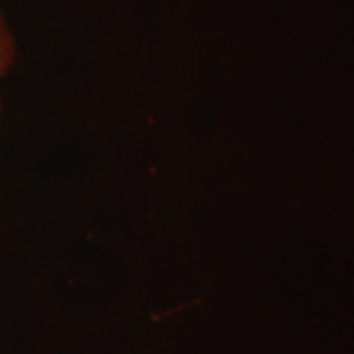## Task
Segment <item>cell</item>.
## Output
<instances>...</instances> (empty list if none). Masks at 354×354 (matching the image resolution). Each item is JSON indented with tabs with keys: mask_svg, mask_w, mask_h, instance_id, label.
Returning a JSON list of instances; mask_svg holds the SVG:
<instances>
[{
	"mask_svg": "<svg viewBox=\"0 0 354 354\" xmlns=\"http://www.w3.org/2000/svg\"><path fill=\"white\" fill-rule=\"evenodd\" d=\"M19 39H17L6 12L0 7V87L15 68L17 61H19ZM2 112L3 102L0 95V122H2Z\"/></svg>",
	"mask_w": 354,
	"mask_h": 354,
	"instance_id": "cell-1",
	"label": "cell"
}]
</instances>
